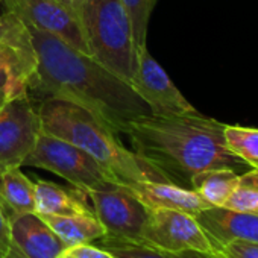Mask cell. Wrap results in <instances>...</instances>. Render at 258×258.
<instances>
[{
  "label": "cell",
  "instance_id": "obj_1",
  "mask_svg": "<svg viewBox=\"0 0 258 258\" xmlns=\"http://www.w3.org/2000/svg\"><path fill=\"white\" fill-rule=\"evenodd\" d=\"M26 26L38 58L37 72L28 87L32 97L76 103L97 115L115 134H124L133 121L152 114L131 84L90 53L52 34Z\"/></svg>",
  "mask_w": 258,
  "mask_h": 258
},
{
  "label": "cell",
  "instance_id": "obj_2",
  "mask_svg": "<svg viewBox=\"0 0 258 258\" xmlns=\"http://www.w3.org/2000/svg\"><path fill=\"white\" fill-rule=\"evenodd\" d=\"M134 152L169 182L190 188L191 178L210 169L246 172L250 167L226 145L225 123L201 112L187 115L148 114L124 133Z\"/></svg>",
  "mask_w": 258,
  "mask_h": 258
},
{
  "label": "cell",
  "instance_id": "obj_3",
  "mask_svg": "<svg viewBox=\"0 0 258 258\" xmlns=\"http://www.w3.org/2000/svg\"><path fill=\"white\" fill-rule=\"evenodd\" d=\"M41 131L62 139L91 155L120 184L142 181L169 182L154 166L126 149L109 126L91 111L61 99H46L38 105Z\"/></svg>",
  "mask_w": 258,
  "mask_h": 258
},
{
  "label": "cell",
  "instance_id": "obj_4",
  "mask_svg": "<svg viewBox=\"0 0 258 258\" xmlns=\"http://www.w3.org/2000/svg\"><path fill=\"white\" fill-rule=\"evenodd\" d=\"M90 55L124 81L137 64L133 28L120 0H84L78 14Z\"/></svg>",
  "mask_w": 258,
  "mask_h": 258
},
{
  "label": "cell",
  "instance_id": "obj_5",
  "mask_svg": "<svg viewBox=\"0 0 258 258\" xmlns=\"http://www.w3.org/2000/svg\"><path fill=\"white\" fill-rule=\"evenodd\" d=\"M23 166L49 170L85 195L91 190H102L120 184L85 151L43 131Z\"/></svg>",
  "mask_w": 258,
  "mask_h": 258
},
{
  "label": "cell",
  "instance_id": "obj_6",
  "mask_svg": "<svg viewBox=\"0 0 258 258\" xmlns=\"http://www.w3.org/2000/svg\"><path fill=\"white\" fill-rule=\"evenodd\" d=\"M38 66L26 23L14 13L0 14V106L28 91Z\"/></svg>",
  "mask_w": 258,
  "mask_h": 258
},
{
  "label": "cell",
  "instance_id": "obj_7",
  "mask_svg": "<svg viewBox=\"0 0 258 258\" xmlns=\"http://www.w3.org/2000/svg\"><path fill=\"white\" fill-rule=\"evenodd\" d=\"M41 118L29 91L20 93L0 106V166L4 170L22 167L35 148Z\"/></svg>",
  "mask_w": 258,
  "mask_h": 258
},
{
  "label": "cell",
  "instance_id": "obj_8",
  "mask_svg": "<svg viewBox=\"0 0 258 258\" xmlns=\"http://www.w3.org/2000/svg\"><path fill=\"white\" fill-rule=\"evenodd\" d=\"M87 196L93 204L96 217L106 231L105 235L142 240L145 225L149 219V208L124 184L91 190Z\"/></svg>",
  "mask_w": 258,
  "mask_h": 258
},
{
  "label": "cell",
  "instance_id": "obj_9",
  "mask_svg": "<svg viewBox=\"0 0 258 258\" xmlns=\"http://www.w3.org/2000/svg\"><path fill=\"white\" fill-rule=\"evenodd\" d=\"M129 84L154 115H187L199 112L151 55L148 46L137 50V64Z\"/></svg>",
  "mask_w": 258,
  "mask_h": 258
},
{
  "label": "cell",
  "instance_id": "obj_10",
  "mask_svg": "<svg viewBox=\"0 0 258 258\" xmlns=\"http://www.w3.org/2000/svg\"><path fill=\"white\" fill-rule=\"evenodd\" d=\"M163 252L201 250L214 253L216 249L193 214L176 210H149L142 240Z\"/></svg>",
  "mask_w": 258,
  "mask_h": 258
},
{
  "label": "cell",
  "instance_id": "obj_11",
  "mask_svg": "<svg viewBox=\"0 0 258 258\" xmlns=\"http://www.w3.org/2000/svg\"><path fill=\"white\" fill-rule=\"evenodd\" d=\"M5 11L14 13L26 25L52 34L75 49L90 53L76 13L62 0H2Z\"/></svg>",
  "mask_w": 258,
  "mask_h": 258
},
{
  "label": "cell",
  "instance_id": "obj_12",
  "mask_svg": "<svg viewBox=\"0 0 258 258\" xmlns=\"http://www.w3.org/2000/svg\"><path fill=\"white\" fill-rule=\"evenodd\" d=\"M195 217L208 235L216 252L234 240L258 243V214L240 213L225 207H210Z\"/></svg>",
  "mask_w": 258,
  "mask_h": 258
},
{
  "label": "cell",
  "instance_id": "obj_13",
  "mask_svg": "<svg viewBox=\"0 0 258 258\" xmlns=\"http://www.w3.org/2000/svg\"><path fill=\"white\" fill-rule=\"evenodd\" d=\"M11 238L26 258H61L69 247L37 213L14 219Z\"/></svg>",
  "mask_w": 258,
  "mask_h": 258
},
{
  "label": "cell",
  "instance_id": "obj_14",
  "mask_svg": "<svg viewBox=\"0 0 258 258\" xmlns=\"http://www.w3.org/2000/svg\"><path fill=\"white\" fill-rule=\"evenodd\" d=\"M149 210H176L196 216L211 205L195 190L163 181H142L126 185Z\"/></svg>",
  "mask_w": 258,
  "mask_h": 258
},
{
  "label": "cell",
  "instance_id": "obj_15",
  "mask_svg": "<svg viewBox=\"0 0 258 258\" xmlns=\"http://www.w3.org/2000/svg\"><path fill=\"white\" fill-rule=\"evenodd\" d=\"M35 187V213L41 216H76L94 214L85 202L87 195L78 188L69 190L50 181L38 179ZM96 216V214H94Z\"/></svg>",
  "mask_w": 258,
  "mask_h": 258
},
{
  "label": "cell",
  "instance_id": "obj_16",
  "mask_svg": "<svg viewBox=\"0 0 258 258\" xmlns=\"http://www.w3.org/2000/svg\"><path fill=\"white\" fill-rule=\"evenodd\" d=\"M0 211L10 223L20 216L35 213V187L20 167L0 173Z\"/></svg>",
  "mask_w": 258,
  "mask_h": 258
},
{
  "label": "cell",
  "instance_id": "obj_17",
  "mask_svg": "<svg viewBox=\"0 0 258 258\" xmlns=\"http://www.w3.org/2000/svg\"><path fill=\"white\" fill-rule=\"evenodd\" d=\"M55 234L67 244H84L99 240L106 234L103 225L94 214H76V216H41L38 214Z\"/></svg>",
  "mask_w": 258,
  "mask_h": 258
},
{
  "label": "cell",
  "instance_id": "obj_18",
  "mask_svg": "<svg viewBox=\"0 0 258 258\" xmlns=\"http://www.w3.org/2000/svg\"><path fill=\"white\" fill-rule=\"evenodd\" d=\"M240 173L231 169H210L196 173L190 181L195 190L211 207H223L238 184Z\"/></svg>",
  "mask_w": 258,
  "mask_h": 258
},
{
  "label": "cell",
  "instance_id": "obj_19",
  "mask_svg": "<svg viewBox=\"0 0 258 258\" xmlns=\"http://www.w3.org/2000/svg\"><path fill=\"white\" fill-rule=\"evenodd\" d=\"M228 148L249 167L258 169V129L225 124Z\"/></svg>",
  "mask_w": 258,
  "mask_h": 258
},
{
  "label": "cell",
  "instance_id": "obj_20",
  "mask_svg": "<svg viewBox=\"0 0 258 258\" xmlns=\"http://www.w3.org/2000/svg\"><path fill=\"white\" fill-rule=\"evenodd\" d=\"M223 207L240 213L258 214V169L250 167L240 173L238 184Z\"/></svg>",
  "mask_w": 258,
  "mask_h": 258
},
{
  "label": "cell",
  "instance_id": "obj_21",
  "mask_svg": "<svg viewBox=\"0 0 258 258\" xmlns=\"http://www.w3.org/2000/svg\"><path fill=\"white\" fill-rule=\"evenodd\" d=\"M99 246L108 250L114 258H167V255L140 240H124L109 235L99 238Z\"/></svg>",
  "mask_w": 258,
  "mask_h": 258
},
{
  "label": "cell",
  "instance_id": "obj_22",
  "mask_svg": "<svg viewBox=\"0 0 258 258\" xmlns=\"http://www.w3.org/2000/svg\"><path fill=\"white\" fill-rule=\"evenodd\" d=\"M120 2L131 22L134 43L139 50L146 46L149 20L157 0H120Z\"/></svg>",
  "mask_w": 258,
  "mask_h": 258
},
{
  "label": "cell",
  "instance_id": "obj_23",
  "mask_svg": "<svg viewBox=\"0 0 258 258\" xmlns=\"http://www.w3.org/2000/svg\"><path fill=\"white\" fill-rule=\"evenodd\" d=\"M225 258H258V243L234 240L219 249Z\"/></svg>",
  "mask_w": 258,
  "mask_h": 258
},
{
  "label": "cell",
  "instance_id": "obj_24",
  "mask_svg": "<svg viewBox=\"0 0 258 258\" xmlns=\"http://www.w3.org/2000/svg\"><path fill=\"white\" fill-rule=\"evenodd\" d=\"M61 258H114L108 250L102 249L100 246H93L91 243L75 244L69 246Z\"/></svg>",
  "mask_w": 258,
  "mask_h": 258
},
{
  "label": "cell",
  "instance_id": "obj_25",
  "mask_svg": "<svg viewBox=\"0 0 258 258\" xmlns=\"http://www.w3.org/2000/svg\"><path fill=\"white\" fill-rule=\"evenodd\" d=\"M11 247H13L11 223L2 214V211H0V258H7Z\"/></svg>",
  "mask_w": 258,
  "mask_h": 258
},
{
  "label": "cell",
  "instance_id": "obj_26",
  "mask_svg": "<svg viewBox=\"0 0 258 258\" xmlns=\"http://www.w3.org/2000/svg\"><path fill=\"white\" fill-rule=\"evenodd\" d=\"M167 258H214L213 253H205L201 250H181V252H164Z\"/></svg>",
  "mask_w": 258,
  "mask_h": 258
},
{
  "label": "cell",
  "instance_id": "obj_27",
  "mask_svg": "<svg viewBox=\"0 0 258 258\" xmlns=\"http://www.w3.org/2000/svg\"><path fill=\"white\" fill-rule=\"evenodd\" d=\"M66 4L76 13V16L79 14L81 8H82V4H84V0H66Z\"/></svg>",
  "mask_w": 258,
  "mask_h": 258
},
{
  "label": "cell",
  "instance_id": "obj_28",
  "mask_svg": "<svg viewBox=\"0 0 258 258\" xmlns=\"http://www.w3.org/2000/svg\"><path fill=\"white\" fill-rule=\"evenodd\" d=\"M7 258H26L14 244H13V247L10 249V252H8V255H7Z\"/></svg>",
  "mask_w": 258,
  "mask_h": 258
},
{
  "label": "cell",
  "instance_id": "obj_29",
  "mask_svg": "<svg viewBox=\"0 0 258 258\" xmlns=\"http://www.w3.org/2000/svg\"><path fill=\"white\" fill-rule=\"evenodd\" d=\"M5 11H4V2L2 0H0V14H4Z\"/></svg>",
  "mask_w": 258,
  "mask_h": 258
},
{
  "label": "cell",
  "instance_id": "obj_30",
  "mask_svg": "<svg viewBox=\"0 0 258 258\" xmlns=\"http://www.w3.org/2000/svg\"><path fill=\"white\" fill-rule=\"evenodd\" d=\"M213 255H214V258H225V256H223V255H220L219 252H214Z\"/></svg>",
  "mask_w": 258,
  "mask_h": 258
},
{
  "label": "cell",
  "instance_id": "obj_31",
  "mask_svg": "<svg viewBox=\"0 0 258 258\" xmlns=\"http://www.w3.org/2000/svg\"><path fill=\"white\" fill-rule=\"evenodd\" d=\"M4 172V169H2V166H0V173H2Z\"/></svg>",
  "mask_w": 258,
  "mask_h": 258
},
{
  "label": "cell",
  "instance_id": "obj_32",
  "mask_svg": "<svg viewBox=\"0 0 258 258\" xmlns=\"http://www.w3.org/2000/svg\"><path fill=\"white\" fill-rule=\"evenodd\" d=\"M62 2H66V0H62Z\"/></svg>",
  "mask_w": 258,
  "mask_h": 258
}]
</instances>
